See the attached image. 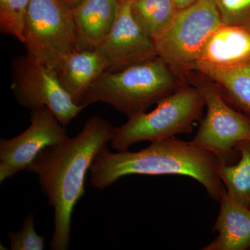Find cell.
I'll list each match as a JSON object with an SVG mask.
<instances>
[{"instance_id":"603a6c76","label":"cell","mask_w":250,"mask_h":250,"mask_svg":"<svg viewBox=\"0 0 250 250\" xmlns=\"http://www.w3.org/2000/svg\"><path fill=\"white\" fill-rule=\"evenodd\" d=\"M120 2H123V1H128V0H119Z\"/></svg>"},{"instance_id":"9a60e30c","label":"cell","mask_w":250,"mask_h":250,"mask_svg":"<svg viewBox=\"0 0 250 250\" xmlns=\"http://www.w3.org/2000/svg\"><path fill=\"white\" fill-rule=\"evenodd\" d=\"M195 71L208 78L229 104L250 118V63L232 68L199 65Z\"/></svg>"},{"instance_id":"4fadbf2b","label":"cell","mask_w":250,"mask_h":250,"mask_svg":"<svg viewBox=\"0 0 250 250\" xmlns=\"http://www.w3.org/2000/svg\"><path fill=\"white\" fill-rule=\"evenodd\" d=\"M213 231L218 236L202 250H250V208L231 200L226 189Z\"/></svg>"},{"instance_id":"2e32d148","label":"cell","mask_w":250,"mask_h":250,"mask_svg":"<svg viewBox=\"0 0 250 250\" xmlns=\"http://www.w3.org/2000/svg\"><path fill=\"white\" fill-rule=\"evenodd\" d=\"M240 159L235 165L220 161L217 172L228 195L233 201L250 208V141L240 143Z\"/></svg>"},{"instance_id":"30bf717a","label":"cell","mask_w":250,"mask_h":250,"mask_svg":"<svg viewBox=\"0 0 250 250\" xmlns=\"http://www.w3.org/2000/svg\"><path fill=\"white\" fill-rule=\"evenodd\" d=\"M105 72H116L157 57L154 40L133 17L129 0L121 2L116 21L96 50Z\"/></svg>"},{"instance_id":"9c48e42d","label":"cell","mask_w":250,"mask_h":250,"mask_svg":"<svg viewBox=\"0 0 250 250\" xmlns=\"http://www.w3.org/2000/svg\"><path fill=\"white\" fill-rule=\"evenodd\" d=\"M31 125L24 132L0 141V183L28 167L45 148L69 139L66 131L46 106L31 110Z\"/></svg>"},{"instance_id":"52a82bcc","label":"cell","mask_w":250,"mask_h":250,"mask_svg":"<svg viewBox=\"0 0 250 250\" xmlns=\"http://www.w3.org/2000/svg\"><path fill=\"white\" fill-rule=\"evenodd\" d=\"M187 84L200 91L207 107L192 144L213 153L221 162L231 164L240 155L238 145L250 141V118L229 104L215 85L200 72H192Z\"/></svg>"},{"instance_id":"5bb4252c","label":"cell","mask_w":250,"mask_h":250,"mask_svg":"<svg viewBox=\"0 0 250 250\" xmlns=\"http://www.w3.org/2000/svg\"><path fill=\"white\" fill-rule=\"evenodd\" d=\"M105 70L104 62L96 51L75 50L57 75L62 88L75 104L80 105L90 85Z\"/></svg>"},{"instance_id":"44dd1931","label":"cell","mask_w":250,"mask_h":250,"mask_svg":"<svg viewBox=\"0 0 250 250\" xmlns=\"http://www.w3.org/2000/svg\"><path fill=\"white\" fill-rule=\"evenodd\" d=\"M200 0H173L174 4L178 11L187 9L192 5L196 4Z\"/></svg>"},{"instance_id":"7a4b0ae2","label":"cell","mask_w":250,"mask_h":250,"mask_svg":"<svg viewBox=\"0 0 250 250\" xmlns=\"http://www.w3.org/2000/svg\"><path fill=\"white\" fill-rule=\"evenodd\" d=\"M220 159L213 153L175 137L151 143L139 152L99 153L90 169L92 187L103 190L130 174L184 175L205 188L208 196L220 202L225 187L217 172Z\"/></svg>"},{"instance_id":"8992f818","label":"cell","mask_w":250,"mask_h":250,"mask_svg":"<svg viewBox=\"0 0 250 250\" xmlns=\"http://www.w3.org/2000/svg\"><path fill=\"white\" fill-rule=\"evenodd\" d=\"M24 36L28 57L57 74L77 50L73 10L64 0H31Z\"/></svg>"},{"instance_id":"3957f363","label":"cell","mask_w":250,"mask_h":250,"mask_svg":"<svg viewBox=\"0 0 250 250\" xmlns=\"http://www.w3.org/2000/svg\"><path fill=\"white\" fill-rule=\"evenodd\" d=\"M159 57L116 72H104L85 93L80 105H111L129 118L185 85Z\"/></svg>"},{"instance_id":"7402d4cb","label":"cell","mask_w":250,"mask_h":250,"mask_svg":"<svg viewBox=\"0 0 250 250\" xmlns=\"http://www.w3.org/2000/svg\"><path fill=\"white\" fill-rule=\"evenodd\" d=\"M64 1H65L72 9H74V8L76 7L77 5L80 4L82 0H64Z\"/></svg>"},{"instance_id":"5b68a950","label":"cell","mask_w":250,"mask_h":250,"mask_svg":"<svg viewBox=\"0 0 250 250\" xmlns=\"http://www.w3.org/2000/svg\"><path fill=\"white\" fill-rule=\"evenodd\" d=\"M222 24L215 0H200L178 11L168 27L154 39L156 54L187 84L206 43Z\"/></svg>"},{"instance_id":"ac0fdd59","label":"cell","mask_w":250,"mask_h":250,"mask_svg":"<svg viewBox=\"0 0 250 250\" xmlns=\"http://www.w3.org/2000/svg\"><path fill=\"white\" fill-rule=\"evenodd\" d=\"M31 0H0V29L18 41H24L26 17Z\"/></svg>"},{"instance_id":"e0dca14e","label":"cell","mask_w":250,"mask_h":250,"mask_svg":"<svg viewBox=\"0 0 250 250\" xmlns=\"http://www.w3.org/2000/svg\"><path fill=\"white\" fill-rule=\"evenodd\" d=\"M138 24L154 40L168 27L178 13L173 0H129Z\"/></svg>"},{"instance_id":"6da1fadb","label":"cell","mask_w":250,"mask_h":250,"mask_svg":"<svg viewBox=\"0 0 250 250\" xmlns=\"http://www.w3.org/2000/svg\"><path fill=\"white\" fill-rule=\"evenodd\" d=\"M116 129L104 118L90 117L77 136L42 149L28 167L27 171L37 175L41 190L54 208L51 249H68L72 211L84 195L87 172Z\"/></svg>"},{"instance_id":"7c38bea8","label":"cell","mask_w":250,"mask_h":250,"mask_svg":"<svg viewBox=\"0 0 250 250\" xmlns=\"http://www.w3.org/2000/svg\"><path fill=\"white\" fill-rule=\"evenodd\" d=\"M249 63L250 28L222 24L206 43L197 67L232 68Z\"/></svg>"},{"instance_id":"277c9868","label":"cell","mask_w":250,"mask_h":250,"mask_svg":"<svg viewBox=\"0 0 250 250\" xmlns=\"http://www.w3.org/2000/svg\"><path fill=\"white\" fill-rule=\"evenodd\" d=\"M156 104L153 111L129 117L117 127L111 141L113 149L126 152L134 143H154L179 134H190L194 124L201 121L206 106L201 93L190 84L182 85Z\"/></svg>"},{"instance_id":"ba28073f","label":"cell","mask_w":250,"mask_h":250,"mask_svg":"<svg viewBox=\"0 0 250 250\" xmlns=\"http://www.w3.org/2000/svg\"><path fill=\"white\" fill-rule=\"evenodd\" d=\"M11 65V88L22 106L31 110L46 106L64 126L85 108L75 103L55 72L27 55L16 57Z\"/></svg>"},{"instance_id":"ffe728a7","label":"cell","mask_w":250,"mask_h":250,"mask_svg":"<svg viewBox=\"0 0 250 250\" xmlns=\"http://www.w3.org/2000/svg\"><path fill=\"white\" fill-rule=\"evenodd\" d=\"M11 250H43L45 238L39 236L34 228V215L30 213L24 219L22 230L9 233Z\"/></svg>"},{"instance_id":"8fae6325","label":"cell","mask_w":250,"mask_h":250,"mask_svg":"<svg viewBox=\"0 0 250 250\" xmlns=\"http://www.w3.org/2000/svg\"><path fill=\"white\" fill-rule=\"evenodd\" d=\"M119 0H82L73 10L77 50H96L116 21Z\"/></svg>"},{"instance_id":"d6986e66","label":"cell","mask_w":250,"mask_h":250,"mask_svg":"<svg viewBox=\"0 0 250 250\" xmlns=\"http://www.w3.org/2000/svg\"><path fill=\"white\" fill-rule=\"evenodd\" d=\"M222 22L250 28V0H215Z\"/></svg>"}]
</instances>
